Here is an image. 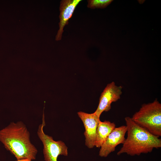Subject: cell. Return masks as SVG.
Segmentation results:
<instances>
[{
  "label": "cell",
  "instance_id": "1",
  "mask_svg": "<svg viewBox=\"0 0 161 161\" xmlns=\"http://www.w3.org/2000/svg\"><path fill=\"white\" fill-rule=\"evenodd\" d=\"M0 141L17 160L35 159L38 150L31 143L30 133L22 121L11 122L1 130Z\"/></svg>",
  "mask_w": 161,
  "mask_h": 161
},
{
  "label": "cell",
  "instance_id": "2",
  "mask_svg": "<svg viewBox=\"0 0 161 161\" xmlns=\"http://www.w3.org/2000/svg\"><path fill=\"white\" fill-rule=\"evenodd\" d=\"M127 127V137L117 154L126 153L134 155L151 152L154 148L161 147V140L140 127L131 118H125Z\"/></svg>",
  "mask_w": 161,
  "mask_h": 161
},
{
  "label": "cell",
  "instance_id": "3",
  "mask_svg": "<svg viewBox=\"0 0 161 161\" xmlns=\"http://www.w3.org/2000/svg\"><path fill=\"white\" fill-rule=\"evenodd\" d=\"M137 124L158 137L161 136V104L156 99L143 104L131 118Z\"/></svg>",
  "mask_w": 161,
  "mask_h": 161
},
{
  "label": "cell",
  "instance_id": "4",
  "mask_svg": "<svg viewBox=\"0 0 161 161\" xmlns=\"http://www.w3.org/2000/svg\"><path fill=\"white\" fill-rule=\"evenodd\" d=\"M45 125L44 111L43 112L42 123L38 127L37 132L39 138L44 146L43 152L45 161H57L60 155H68V148L63 141H55L52 137L46 134L43 131Z\"/></svg>",
  "mask_w": 161,
  "mask_h": 161
},
{
  "label": "cell",
  "instance_id": "5",
  "mask_svg": "<svg viewBox=\"0 0 161 161\" xmlns=\"http://www.w3.org/2000/svg\"><path fill=\"white\" fill-rule=\"evenodd\" d=\"M122 88L121 86H116L114 82L107 85L101 94L98 107L94 113L98 118L103 112L110 109L112 102L120 99Z\"/></svg>",
  "mask_w": 161,
  "mask_h": 161
},
{
  "label": "cell",
  "instance_id": "6",
  "mask_svg": "<svg viewBox=\"0 0 161 161\" xmlns=\"http://www.w3.org/2000/svg\"><path fill=\"white\" fill-rule=\"evenodd\" d=\"M78 114L85 127V145L89 148H93L96 138L97 129L100 121V118L94 113L89 114L80 111L78 112Z\"/></svg>",
  "mask_w": 161,
  "mask_h": 161
},
{
  "label": "cell",
  "instance_id": "7",
  "mask_svg": "<svg viewBox=\"0 0 161 161\" xmlns=\"http://www.w3.org/2000/svg\"><path fill=\"white\" fill-rule=\"evenodd\" d=\"M127 131L126 126L115 127L100 147L99 156L106 157L110 153L115 151L118 145L123 144L126 140L125 135Z\"/></svg>",
  "mask_w": 161,
  "mask_h": 161
},
{
  "label": "cell",
  "instance_id": "8",
  "mask_svg": "<svg viewBox=\"0 0 161 161\" xmlns=\"http://www.w3.org/2000/svg\"><path fill=\"white\" fill-rule=\"evenodd\" d=\"M81 1V0L61 1L59 7V29L56 36V41H59L61 39L64 27L68 24L69 20L72 17L76 7Z\"/></svg>",
  "mask_w": 161,
  "mask_h": 161
},
{
  "label": "cell",
  "instance_id": "9",
  "mask_svg": "<svg viewBox=\"0 0 161 161\" xmlns=\"http://www.w3.org/2000/svg\"><path fill=\"white\" fill-rule=\"evenodd\" d=\"M115 127V124L114 123L106 120L103 122L100 121L97 129L95 146L97 148L100 147Z\"/></svg>",
  "mask_w": 161,
  "mask_h": 161
},
{
  "label": "cell",
  "instance_id": "10",
  "mask_svg": "<svg viewBox=\"0 0 161 161\" xmlns=\"http://www.w3.org/2000/svg\"><path fill=\"white\" fill-rule=\"evenodd\" d=\"M113 1L112 0H89L87 1V7L91 9L104 8Z\"/></svg>",
  "mask_w": 161,
  "mask_h": 161
},
{
  "label": "cell",
  "instance_id": "11",
  "mask_svg": "<svg viewBox=\"0 0 161 161\" xmlns=\"http://www.w3.org/2000/svg\"><path fill=\"white\" fill-rule=\"evenodd\" d=\"M16 161H32V160L28 159H23L17 160Z\"/></svg>",
  "mask_w": 161,
  "mask_h": 161
}]
</instances>
